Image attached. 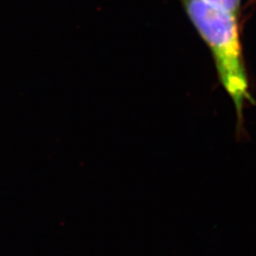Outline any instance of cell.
Listing matches in <instances>:
<instances>
[{"label": "cell", "mask_w": 256, "mask_h": 256, "mask_svg": "<svg viewBox=\"0 0 256 256\" xmlns=\"http://www.w3.org/2000/svg\"><path fill=\"white\" fill-rule=\"evenodd\" d=\"M202 2H205L214 7L225 10L230 12H232L234 14H238L242 0H200Z\"/></svg>", "instance_id": "cell-2"}, {"label": "cell", "mask_w": 256, "mask_h": 256, "mask_svg": "<svg viewBox=\"0 0 256 256\" xmlns=\"http://www.w3.org/2000/svg\"><path fill=\"white\" fill-rule=\"evenodd\" d=\"M186 12L214 55L220 81L234 102L239 119L252 102L244 62L238 14L200 0H182Z\"/></svg>", "instance_id": "cell-1"}]
</instances>
